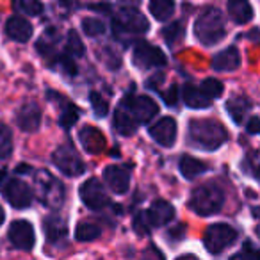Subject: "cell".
I'll return each instance as SVG.
<instances>
[{
	"label": "cell",
	"mask_w": 260,
	"mask_h": 260,
	"mask_svg": "<svg viewBox=\"0 0 260 260\" xmlns=\"http://www.w3.org/2000/svg\"><path fill=\"white\" fill-rule=\"evenodd\" d=\"M226 128L216 119H192L189 123V141L200 150L214 152L226 141Z\"/></svg>",
	"instance_id": "1"
},
{
	"label": "cell",
	"mask_w": 260,
	"mask_h": 260,
	"mask_svg": "<svg viewBox=\"0 0 260 260\" xmlns=\"http://www.w3.org/2000/svg\"><path fill=\"white\" fill-rule=\"evenodd\" d=\"M224 18L217 8H207L194 23V36L205 47H214L224 38Z\"/></svg>",
	"instance_id": "2"
},
{
	"label": "cell",
	"mask_w": 260,
	"mask_h": 260,
	"mask_svg": "<svg viewBox=\"0 0 260 260\" xmlns=\"http://www.w3.org/2000/svg\"><path fill=\"white\" fill-rule=\"evenodd\" d=\"M224 202V192L219 185L216 184H205L200 185L192 191L189 198V207L200 216H212L219 212Z\"/></svg>",
	"instance_id": "3"
},
{
	"label": "cell",
	"mask_w": 260,
	"mask_h": 260,
	"mask_svg": "<svg viewBox=\"0 0 260 260\" xmlns=\"http://www.w3.org/2000/svg\"><path fill=\"white\" fill-rule=\"evenodd\" d=\"M112 27H114L116 36H119V34H143L150 29V23L145 18V15L138 11L134 6H125L119 9Z\"/></svg>",
	"instance_id": "4"
},
{
	"label": "cell",
	"mask_w": 260,
	"mask_h": 260,
	"mask_svg": "<svg viewBox=\"0 0 260 260\" xmlns=\"http://www.w3.org/2000/svg\"><path fill=\"white\" fill-rule=\"evenodd\" d=\"M237 239V232L235 228H232L230 224L224 223H217L212 224L205 230L203 235V244H205L207 251L217 255V253L224 251L228 246L234 244V241Z\"/></svg>",
	"instance_id": "5"
},
{
	"label": "cell",
	"mask_w": 260,
	"mask_h": 260,
	"mask_svg": "<svg viewBox=\"0 0 260 260\" xmlns=\"http://www.w3.org/2000/svg\"><path fill=\"white\" fill-rule=\"evenodd\" d=\"M36 189L40 200L47 207H59L64 198V187L57 178L52 177L48 171H40L36 175Z\"/></svg>",
	"instance_id": "6"
},
{
	"label": "cell",
	"mask_w": 260,
	"mask_h": 260,
	"mask_svg": "<svg viewBox=\"0 0 260 260\" xmlns=\"http://www.w3.org/2000/svg\"><path fill=\"white\" fill-rule=\"evenodd\" d=\"M0 191L15 209H27V207H30L34 198L32 189L18 178H8V180L4 178L0 182Z\"/></svg>",
	"instance_id": "7"
},
{
	"label": "cell",
	"mask_w": 260,
	"mask_h": 260,
	"mask_svg": "<svg viewBox=\"0 0 260 260\" xmlns=\"http://www.w3.org/2000/svg\"><path fill=\"white\" fill-rule=\"evenodd\" d=\"M52 160H54L55 168H57L61 173L68 175V177H79V175L84 173V162L79 157V153L75 152L72 145H62L59 146L57 150L52 155Z\"/></svg>",
	"instance_id": "8"
},
{
	"label": "cell",
	"mask_w": 260,
	"mask_h": 260,
	"mask_svg": "<svg viewBox=\"0 0 260 260\" xmlns=\"http://www.w3.org/2000/svg\"><path fill=\"white\" fill-rule=\"evenodd\" d=\"M132 61L138 68L150 70V68H160L166 64V55L159 47L146 41H139L134 45V52H132Z\"/></svg>",
	"instance_id": "9"
},
{
	"label": "cell",
	"mask_w": 260,
	"mask_h": 260,
	"mask_svg": "<svg viewBox=\"0 0 260 260\" xmlns=\"http://www.w3.org/2000/svg\"><path fill=\"white\" fill-rule=\"evenodd\" d=\"M123 105L128 109L130 114L134 116L138 123H148L150 119L159 112V105H157L152 98L145 96V94L128 98V100L123 102Z\"/></svg>",
	"instance_id": "10"
},
{
	"label": "cell",
	"mask_w": 260,
	"mask_h": 260,
	"mask_svg": "<svg viewBox=\"0 0 260 260\" xmlns=\"http://www.w3.org/2000/svg\"><path fill=\"white\" fill-rule=\"evenodd\" d=\"M80 200L86 203V207L93 210H100L107 205V194H105V187L100 184L96 178H89L80 185Z\"/></svg>",
	"instance_id": "11"
},
{
	"label": "cell",
	"mask_w": 260,
	"mask_h": 260,
	"mask_svg": "<svg viewBox=\"0 0 260 260\" xmlns=\"http://www.w3.org/2000/svg\"><path fill=\"white\" fill-rule=\"evenodd\" d=\"M9 241L15 248L18 249H32L34 242H36V234H34V228L29 221L18 219L9 226Z\"/></svg>",
	"instance_id": "12"
},
{
	"label": "cell",
	"mask_w": 260,
	"mask_h": 260,
	"mask_svg": "<svg viewBox=\"0 0 260 260\" xmlns=\"http://www.w3.org/2000/svg\"><path fill=\"white\" fill-rule=\"evenodd\" d=\"M150 136L155 143H159L164 148H171L177 139V123L171 116H164L160 118L155 125L150 128Z\"/></svg>",
	"instance_id": "13"
},
{
	"label": "cell",
	"mask_w": 260,
	"mask_h": 260,
	"mask_svg": "<svg viewBox=\"0 0 260 260\" xmlns=\"http://www.w3.org/2000/svg\"><path fill=\"white\" fill-rule=\"evenodd\" d=\"M104 180L107 184V187L111 189L116 194H123V192L128 191L130 185V175L125 168L121 166H107L104 170Z\"/></svg>",
	"instance_id": "14"
},
{
	"label": "cell",
	"mask_w": 260,
	"mask_h": 260,
	"mask_svg": "<svg viewBox=\"0 0 260 260\" xmlns=\"http://www.w3.org/2000/svg\"><path fill=\"white\" fill-rule=\"evenodd\" d=\"M16 121L18 126L23 132H36L41 125V109L38 104L29 102V104H23L22 109L18 111L16 116Z\"/></svg>",
	"instance_id": "15"
},
{
	"label": "cell",
	"mask_w": 260,
	"mask_h": 260,
	"mask_svg": "<svg viewBox=\"0 0 260 260\" xmlns=\"http://www.w3.org/2000/svg\"><path fill=\"white\" fill-rule=\"evenodd\" d=\"M146 216H148L150 226H162L175 217V209L166 200H155L150 210L146 212Z\"/></svg>",
	"instance_id": "16"
},
{
	"label": "cell",
	"mask_w": 260,
	"mask_h": 260,
	"mask_svg": "<svg viewBox=\"0 0 260 260\" xmlns=\"http://www.w3.org/2000/svg\"><path fill=\"white\" fill-rule=\"evenodd\" d=\"M6 32L11 40L18 43H27L32 36V25L22 16H11L6 23Z\"/></svg>",
	"instance_id": "17"
},
{
	"label": "cell",
	"mask_w": 260,
	"mask_h": 260,
	"mask_svg": "<svg viewBox=\"0 0 260 260\" xmlns=\"http://www.w3.org/2000/svg\"><path fill=\"white\" fill-rule=\"evenodd\" d=\"M241 64V54L235 47H228L221 50L212 59V68L216 72H234Z\"/></svg>",
	"instance_id": "18"
},
{
	"label": "cell",
	"mask_w": 260,
	"mask_h": 260,
	"mask_svg": "<svg viewBox=\"0 0 260 260\" xmlns=\"http://www.w3.org/2000/svg\"><path fill=\"white\" fill-rule=\"evenodd\" d=\"M79 139L82 143L84 150L89 153H100L105 150V138L100 130L94 128V126H84L80 130Z\"/></svg>",
	"instance_id": "19"
},
{
	"label": "cell",
	"mask_w": 260,
	"mask_h": 260,
	"mask_svg": "<svg viewBox=\"0 0 260 260\" xmlns=\"http://www.w3.org/2000/svg\"><path fill=\"white\" fill-rule=\"evenodd\" d=\"M184 102H185V105L191 109H207L212 104V98H210L202 87H196L194 84H185Z\"/></svg>",
	"instance_id": "20"
},
{
	"label": "cell",
	"mask_w": 260,
	"mask_h": 260,
	"mask_svg": "<svg viewBox=\"0 0 260 260\" xmlns=\"http://www.w3.org/2000/svg\"><path fill=\"white\" fill-rule=\"evenodd\" d=\"M112 123H114V128L121 136H132L136 132V128H138V121H136L134 116L130 114V111L125 105L118 107V111L114 112V121Z\"/></svg>",
	"instance_id": "21"
},
{
	"label": "cell",
	"mask_w": 260,
	"mask_h": 260,
	"mask_svg": "<svg viewBox=\"0 0 260 260\" xmlns=\"http://www.w3.org/2000/svg\"><path fill=\"white\" fill-rule=\"evenodd\" d=\"M228 15L235 23H248L253 18V8L248 0H228Z\"/></svg>",
	"instance_id": "22"
},
{
	"label": "cell",
	"mask_w": 260,
	"mask_h": 260,
	"mask_svg": "<svg viewBox=\"0 0 260 260\" xmlns=\"http://www.w3.org/2000/svg\"><path fill=\"white\" fill-rule=\"evenodd\" d=\"M45 226V234H47V239L50 242H59L61 239H64L66 235V221L59 216H50L45 219L43 223Z\"/></svg>",
	"instance_id": "23"
},
{
	"label": "cell",
	"mask_w": 260,
	"mask_h": 260,
	"mask_svg": "<svg viewBox=\"0 0 260 260\" xmlns=\"http://www.w3.org/2000/svg\"><path fill=\"white\" fill-rule=\"evenodd\" d=\"M178 170L187 180H191V178L200 177L203 171H207V164H203L202 160L194 159L191 155H182L180 162H178Z\"/></svg>",
	"instance_id": "24"
},
{
	"label": "cell",
	"mask_w": 260,
	"mask_h": 260,
	"mask_svg": "<svg viewBox=\"0 0 260 260\" xmlns=\"http://www.w3.org/2000/svg\"><path fill=\"white\" fill-rule=\"evenodd\" d=\"M249 107H251V104H249V102L246 100V98H242V96L230 98V100L226 102V111H228V114L232 116V119H234L235 123H242V118L248 114Z\"/></svg>",
	"instance_id": "25"
},
{
	"label": "cell",
	"mask_w": 260,
	"mask_h": 260,
	"mask_svg": "<svg viewBox=\"0 0 260 260\" xmlns=\"http://www.w3.org/2000/svg\"><path fill=\"white\" fill-rule=\"evenodd\" d=\"M150 13L157 20H168L175 13V2L173 0H150Z\"/></svg>",
	"instance_id": "26"
},
{
	"label": "cell",
	"mask_w": 260,
	"mask_h": 260,
	"mask_svg": "<svg viewBox=\"0 0 260 260\" xmlns=\"http://www.w3.org/2000/svg\"><path fill=\"white\" fill-rule=\"evenodd\" d=\"M13 153V134L6 123L0 121V159H9Z\"/></svg>",
	"instance_id": "27"
},
{
	"label": "cell",
	"mask_w": 260,
	"mask_h": 260,
	"mask_svg": "<svg viewBox=\"0 0 260 260\" xmlns=\"http://www.w3.org/2000/svg\"><path fill=\"white\" fill-rule=\"evenodd\" d=\"M100 228L93 223H79L75 228V239L80 242H89L100 237Z\"/></svg>",
	"instance_id": "28"
},
{
	"label": "cell",
	"mask_w": 260,
	"mask_h": 260,
	"mask_svg": "<svg viewBox=\"0 0 260 260\" xmlns=\"http://www.w3.org/2000/svg\"><path fill=\"white\" fill-rule=\"evenodd\" d=\"M13 8L27 16H38L43 13L41 0H13Z\"/></svg>",
	"instance_id": "29"
},
{
	"label": "cell",
	"mask_w": 260,
	"mask_h": 260,
	"mask_svg": "<svg viewBox=\"0 0 260 260\" xmlns=\"http://www.w3.org/2000/svg\"><path fill=\"white\" fill-rule=\"evenodd\" d=\"M184 34H185L184 25H182L180 22H175L162 29V38L166 40V43L170 45V47H175L177 43H180V41L184 40Z\"/></svg>",
	"instance_id": "30"
},
{
	"label": "cell",
	"mask_w": 260,
	"mask_h": 260,
	"mask_svg": "<svg viewBox=\"0 0 260 260\" xmlns=\"http://www.w3.org/2000/svg\"><path fill=\"white\" fill-rule=\"evenodd\" d=\"M66 50L72 57H82L84 55V43L79 38L75 30H70L68 38H66Z\"/></svg>",
	"instance_id": "31"
},
{
	"label": "cell",
	"mask_w": 260,
	"mask_h": 260,
	"mask_svg": "<svg viewBox=\"0 0 260 260\" xmlns=\"http://www.w3.org/2000/svg\"><path fill=\"white\" fill-rule=\"evenodd\" d=\"M82 30L91 38L102 36L105 32V23L100 18H84L82 20Z\"/></svg>",
	"instance_id": "32"
},
{
	"label": "cell",
	"mask_w": 260,
	"mask_h": 260,
	"mask_svg": "<svg viewBox=\"0 0 260 260\" xmlns=\"http://www.w3.org/2000/svg\"><path fill=\"white\" fill-rule=\"evenodd\" d=\"M77 119H79V111L72 104H66L64 111L61 112V118H59V125L62 128H72L77 123Z\"/></svg>",
	"instance_id": "33"
},
{
	"label": "cell",
	"mask_w": 260,
	"mask_h": 260,
	"mask_svg": "<svg viewBox=\"0 0 260 260\" xmlns=\"http://www.w3.org/2000/svg\"><path fill=\"white\" fill-rule=\"evenodd\" d=\"M89 100H91V105H93L94 114H96L98 118H104V116L107 114V111H109V105H107V102H105V98L102 96L100 93L93 91V93L89 94Z\"/></svg>",
	"instance_id": "34"
},
{
	"label": "cell",
	"mask_w": 260,
	"mask_h": 260,
	"mask_svg": "<svg viewBox=\"0 0 260 260\" xmlns=\"http://www.w3.org/2000/svg\"><path fill=\"white\" fill-rule=\"evenodd\" d=\"M202 89L214 100V98H219L221 94H223V84L216 79H207L205 82L202 84Z\"/></svg>",
	"instance_id": "35"
},
{
	"label": "cell",
	"mask_w": 260,
	"mask_h": 260,
	"mask_svg": "<svg viewBox=\"0 0 260 260\" xmlns=\"http://www.w3.org/2000/svg\"><path fill=\"white\" fill-rule=\"evenodd\" d=\"M134 228L138 230L139 235L146 234L150 228V221H148V216H146V212H139L138 216L134 217Z\"/></svg>",
	"instance_id": "36"
},
{
	"label": "cell",
	"mask_w": 260,
	"mask_h": 260,
	"mask_svg": "<svg viewBox=\"0 0 260 260\" xmlns=\"http://www.w3.org/2000/svg\"><path fill=\"white\" fill-rule=\"evenodd\" d=\"M234 258H260V249H256L251 242H246L244 244V249L237 255H234Z\"/></svg>",
	"instance_id": "37"
},
{
	"label": "cell",
	"mask_w": 260,
	"mask_h": 260,
	"mask_svg": "<svg viewBox=\"0 0 260 260\" xmlns=\"http://www.w3.org/2000/svg\"><path fill=\"white\" fill-rule=\"evenodd\" d=\"M162 98H164V102H166V105H170V107H175V105H177V100H178V87L177 86H171L170 89L162 93Z\"/></svg>",
	"instance_id": "38"
},
{
	"label": "cell",
	"mask_w": 260,
	"mask_h": 260,
	"mask_svg": "<svg viewBox=\"0 0 260 260\" xmlns=\"http://www.w3.org/2000/svg\"><path fill=\"white\" fill-rule=\"evenodd\" d=\"M57 62H59V66H61V68L64 70L66 73H68V75H75V73H77L75 62H73L70 57H59Z\"/></svg>",
	"instance_id": "39"
},
{
	"label": "cell",
	"mask_w": 260,
	"mask_h": 260,
	"mask_svg": "<svg viewBox=\"0 0 260 260\" xmlns=\"http://www.w3.org/2000/svg\"><path fill=\"white\" fill-rule=\"evenodd\" d=\"M248 132L253 136L260 134V118H251L248 121Z\"/></svg>",
	"instance_id": "40"
},
{
	"label": "cell",
	"mask_w": 260,
	"mask_h": 260,
	"mask_svg": "<svg viewBox=\"0 0 260 260\" xmlns=\"http://www.w3.org/2000/svg\"><path fill=\"white\" fill-rule=\"evenodd\" d=\"M162 80H164V77H162V75H157L155 79L148 80V82H146V86H150V87H152V89L159 91V86H157V84H159V82H162Z\"/></svg>",
	"instance_id": "41"
},
{
	"label": "cell",
	"mask_w": 260,
	"mask_h": 260,
	"mask_svg": "<svg viewBox=\"0 0 260 260\" xmlns=\"http://www.w3.org/2000/svg\"><path fill=\"white\" fill-rule=\"evenodd\" d=\"M121 2H123L125 6H136V4H139L141 0H121Z\"/></svg>",
	"instance_id": "42"
},
{
	"label": "cell",
	"mask_w": 260,
	"mask_h": 260,
	"mask_svg": "<svg viewBox=\"0 0 260 260\" xmlns=\"http://www.w3.org/2000/svg\"><path fill=\"white\" fill-rule=\"evenodd\" d=\"M4 219H6V212H4V209H2V205H0V224L4 223Z\"/></svg>",
	"instance_id": "43"
},
{
	"label": "cell",
	"mask_w": 260,
	"mask_h": 260,
	"mask_svg": "<svg viewBox=\"0 0 260 260\" xmlns=\"http://www.w3.org/2000/svg\"><path fill=\"white\" fill-rule=\"evenodd\" d=\"M255 232H256V235H258V237H260V221H258V224H256Z\"/></svg>",
	"instance_id": "44"
},
{
	"label": "cell",
	"mask_w": 260,
	"mask_h": 260,
	"mask_svg": "<svg viewBox=\"0 0 260 260\" xmlns=\"http://www.w3.org/2000/svg\"><path fill=\"white\" fill-rule=\"evenodd\" d=\"M258 182H260V170H258Z\"/></svg>",
	"instance_id": "45"
}]
</instances>
